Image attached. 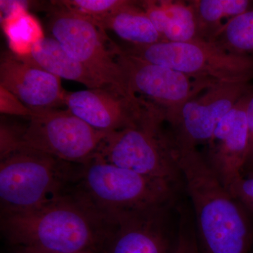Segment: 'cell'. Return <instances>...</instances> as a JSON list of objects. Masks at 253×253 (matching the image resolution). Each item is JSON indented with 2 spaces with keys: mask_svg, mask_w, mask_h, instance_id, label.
Segmentation results:
<instances>
[{
  "mask_svg": "<svg viewBox=\"0 0 253 253\" xmlns=\"http://www.w3.org/2000/svg\"><path fill=\"white\" fill-rule=\"evenodd\" d=\"M122 61L131 94L163 110L166 123L189 99L212 84L195 81L171 68L139 59L126 50Z\"/></svg>",
  "mask_w": 253,
  "mask_h": 253,
  "instance_id": "obj_10",
  "label": "cell"
},
{
  "mask_svg": "<svg viewBox=\"0 0 253 253\" xmlns=\"http://www.w3.org/2000/svg\"><path fill=\"white\" fill-rule=\"evenodd\" d=\"M22 128V144L76 165L94 157L108 133L97 130L68 110L36 111Z\"/></svg>",
  "mask_w": 253,
  "mask_h": 253,
  "instance_id": "obj_8",
  "label": "cell"
},
{
  "mask_svg": "<svg viewBox=\"0 0 253 253\" xmlns=\"http://www.w3.org/2000/svg\"><path fill=\"white\" fill-rule=\"evenodd\" d=\"M165 41L182 42L199 39L197 21L190 1H139Z\"/></svg>",
  "mask_w": 253,
  "mask_h": 253,
  "instance_id": "obj_15",
  "label": "cell"
},
{
  "mask_svg": "<svg viewBox=\"0 0 253 253\" xmlns=\"http://www.w3.org/2000/svg\"><path fill=\"white\" fill-rule=\"evenodd\" d=\"M253 87L251 83H214L189 99L167 123L179 147L207 144L223 118Z\"/></svg>",
  "mask_w": 253,
  "mask_h": 253,
  "instance_id": "obj_9",
  "label": "cell"
},
{
  "mask_svg": "<svg viewBox=\"0 0 253 253\" xmlns=\"http://www.w3.org/2000/svg\"><path fill=\"white\" fill-rule=\"evenodd\" d=\"M126 51L195 81L213 84L251 83L253 79V56L231 53L215 42L201 39L182 42L165 41L149 45H132Z\"/></svg>",
  "mask_w": 253,
  "mask_h": 253,
  "instance_id": "obj_7",
  "label": "cell"
},
{
  "mask_svg": "<svg viewBox=\"0 0 253 253\" xmlns=\"http://www.w3.org/2000/svg\"><path fill=\"white\" fill-rule=\"evenodd\" d=\"M174 206L138 210L118 216L101 253H174L176 235L169 217Z\"/></svg>",
  "mask_w": 253,
  "mask_h": 253,
  "instance_id": "obj_12",
  "label": "cell"
},
{
  "mask_svg": "<svg viewBox=\"0 0 253 253\" xmlns=\"http://www.w3.org/2000/svg\"><path fill=\"white\" fill-rule=\"evenodd\" d=\"M81 166L22 145L0 159L1 214L32 211L68 194Z\"/></svg>",
  "mask_w": 253,
  "mask_h": 253,
  "instance_id": "obj_4",
  "label": "cell"
},
{
  "mask_svg": "<svg viewBox=\"0 0 253 253\" xmlns=\"http://www.w3.org/2000/svg\"><path fill=\"white\" fill-rule=\"evenodd\" d=\"M246 115L249 127V154L244 168L249 167L253 164V90L248 104Z\"/></svg>",
  "mask_w": 253,
  "mask_h": 253,
  "instance_id": "obj_26",
  "label": "cell"
},
{
  "mask_svg": "<svg viewBox=\"0 0 253 253\" xmlns=\"http://www.w3.org/2000/svg\"><path fill=\"white\" fill-rule=\"evenodd\" d=\"M253 87L223 118L202 153L226 189L244 169L249 154L247 106Z\"/></svg>",
  "mask_w": 253,
  "mask_h": 253,
  "instance_id": "obj_13",
  "label": "cell"
},
{
  "mask_svg": "<svg viewBox=\"0 0 253 253\" xmlns=\"http://www.w3.org/2000/svg\"><path fill=\"white\" fill-rule=\"evenodd\" d=\"M132 45H149L165 42L154 27L139 1H129L103 25Z\"/></svg>",
  "mask_w": 253,
  "mask_h": 253,
  "instance_id": "obj_17",
  "label": "cell"
},
{
  "mask_svg": "<svg viewBox=\"0 0 253 253\" xmlns=\"http://www.w3.org/2000/svg\"><path fill=\"white\" fill-rule=\"evenodd\" d=\"M197 21L199 39L214 42L230 21L253 8L252 0H191Z\"/></svg>",
  "mask_w": 253,
  "mask_h": 253,
  "instance_id": "obj_18",
  "label": "cell"
},
{
  "mask_svg": "<svg viewBox=\"0 0 253 253\" xmlns=\"http://www.w3.org/2000/svg\"><path fill=\"white\" fill-rule=\"evenodd\" d=\"M112 227L73 189L36 209L1 214L10 244L49 253H101Z\"/></svg>",
  "mask_w": 253,
  "mask_h": 253,
  "instance_id": "obj_1",
  "label": "cell"
},
{
  "mask_svg": "<svg viewBox=\"0 0 253 253\" xmlns=\"http://www.w3.org/2000/svg\"><path fill=\"white\" fill-rule=\"evenodd\" d=\"M162 117L108 133L95 154L117 167L163 179L176 187L184 184L180 166L181 149Z\"/></svg>",
  "mask_w": 253,
  "mask_h": 253,
  "instance_id": "obj_5",
  "label": "cell"
},
{
  "mask_svg": "<svg viewBox=\"0 0 253 253\" xmlns=\"http://www.w3.org/2000/svg\"><path fill=\"white\" fill-rule=\"evenodd\" d=\"M180 166L203 253H249L253 241L251 214L222 185L198 149L181 148Z\"/></svg>",
  "mask_w": 253,
  "mask_h": 253,
  "instance_id": "obj_2",
  "label": "cell"
},
{
  "mask_svg": "<svg viewBox=\"0 0 253 253\" xmlns=\"http://www.w3.org/2000/svg\"><path fill=\"white\" fill-rule=\"evenodd\" d=\"M65 105L80 119L106 133L138 126L161 109L139 96L109 88L68 92Z\"/></svg>",
  "mask_w": 253,
  "mask_h": 253,
  "instance_id": "obj_11",
  "label": "cell"
},
{
  "mask_svg": "<svg viewBox=\"0 0 253 253\" xmlns=\"http://www.w3.org/2000/svg\"><path fill=\"white\" fill-rule=\"evenodd\" d=\"M61 78L10 51L1 54L0 86L34 111L57 109L65 105L67 91Z\"/></svg>",
  "mask_w": 253,
  "mask_h": 253,
  "instance_id": "obj_14",
  "label": "cell"
},
{
  "mask_svg": "<svg viewBox=\"0 0 253 253\" xmlns=\"http://www.w3.org/2000/svg\"><path fill=\"white\" fill-rule=\"evenodd\" d=\"M71 12L102 28L107 20L129 2V0H65L55 1Z\"/></svg>",
  "mask_w": 253,
  "mask_h": 253,
  "instance_id": "obj_21",
  "label": "cell"
},
{
  "mask_svg": "<svg viewBox=\"0 0 253 253\" xmlns=\"http://www.w3.org/2000/svg\"><path fill=\"white\" fill-rule=\"evenodd\" d=\"M49 29L73 59L104 88L128 96L131 94L123 65L124 50L111 41L106 30L86 18L71 12L56 1L51 3Z\"/></svg>",
  "mask_w": 253,
  "mask_h": 253,
  "instance_id": "obj_6",
  "label": "cell"
},
{
  "mask_svg": "<svg viewBox=\"0 0 253 253\" xmlns=\"http://www.w3.org/2000/svg\"><path fill=\"white\" fill-rule=\"evenodd\" d=\"M189 212L183 207L179 210V221L174 253H201L194 215L193 213Z\"/></svg>",
  "mask_w": 253,
  "mask_h": 253,
  "instance_id": "obj_22",
  "label": "cell"
},
{
  "mask_svg": "<svg viewBox=\"0 0 253 253\" xmlns=\"http://www.w3.org/2000/svg\"><path fill=\"white\" fill-rule=\"evenodd\" d=\"M243 169H253V164L252 166H249V167L245 168Z\"/></svg>",
  "mask_w": 253,
  "mask_h": 253,
  "instance_id": "obj_28",
  "label": "cell"
},
{
  "mask_svg": "<svg viewBox=\"0 0 253 253\" xmlns=\"http://www.w3.org/2000/svg\"><path fill=\"white\" fill-rule=\"evenodd\" d=\"M0 129V159H1L22 146V128L14 127L1 122Z\"/></svg>",
  "mask_w": 253,
  "mask_h": 253,
  "instance_id": "obj_25",
  "label": "cell"
},
{
  "mask_svg": "<svg viewBox=\"0 0 253 253\" xmlns=\"http://www.w3.org/2000/svg\"><path fill=\"white\" fill-rule=\"evenodd\" d=\"M214 42L231 53L253 56V8L228 21Z\"/></svg>",
  "mask_w": 253,
  "mask_h": 253,
  "instance_id": "obj_20",
  "label": "cell"
},
{
  "mask_svg": "<svg viewBox=\"0 0 253 253\" xmlns=\"http://www.w3.org/2000/svg\"><path fill=\"white\" fill-rule=\"evenodd\" d=\"M179 188L93 158L81 165L73 191L106 220L130 211L174 205Z\"/></svg>",
  "mask_w": 253,
  "mask_h": 253,
  "instance_id": "obj_3",
  "label": "cell"
},
{
  "mask_svg": "<svg viewBox=\"0 0 253 253\" xmlns=\"http://www.w3.org/2000/svg\"><path fill=\"white\" fill-rule=\"evenodd\" d=\"M1 21L11 52L20 57H28L35 44L44 37L39 22L26 9L14 11Z\"/></svg>",
  "mask_w": 253,
  "mask_h": 253,
  "instance_id": "obj_19",
  "label": "cell"
},
{
  "mask_svg": "<svg viewBox=\"0 0 253 253\" xmlns=\"http://www.w3.org/2000/svg\"><path fill=\"white\" fill-rule=\"evenodd\" d=\"M251 214H253V169H243L227 189Z\"/></svg>",
  "mask_w": 253,
  "mask_h": 253,
  "instance_id": "obj_23",
  "label": "cell"
},
{
  "mask_svg": "<svg viewBox=\"0 0 253 253\" xmlns=\"http://www.w3.org/2000/svg\"><path fill=\"white\" fill-rule=\"evenodd\" d=\"M14 253H49L26 248H15Z\"/></svg>",
  "mask_w": 253,
  "mask_h": 253,
  "instance_id": "obj_27",
  "label": "cell"
},
{
  "mask_svg": "<svg viewBox=\"0 0 253 253\" xmlns=\"http://www.w3.org/2000/svg\"><path fill=\"white\" fill-rule=\"evenodd\" d=\"M0 112L9 116H21L29 119L36 111L29 109L14 94L0 86Z\"/></svg>",
  "mask_w": 253,
  "mask_h": 253,
  "instance_id": "obj_24",
  "label": "cell"
},
{
  "mask_svg": "<svg viewBox=\"0 0 253 253\" xmlns=\"http://www.w3.org/2000/svg\"><path fill=\"white\" fill-rule=\"evenodd\" d=\"M24 59L61 79L78 82L89 89L104 88L54 38L43 37Z\"/></svg>",
  "mask_w": 253,
  "mask_h": 253,
  "instance_id": "obj_16",
  "label": "cell"
}]
</instances>
